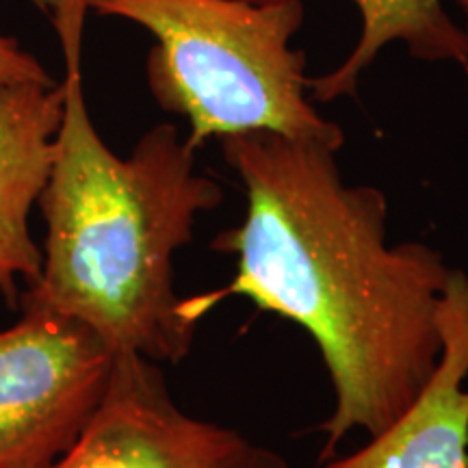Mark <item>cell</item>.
<instances>
[{"label":"cell","instance_id":"30bf717a","mask_svg":"<svg viewBox=\"0 0 468 468\" xmlns=\"http://www.w3.org/2000/svg\"><path fill=\"white\" fill-rule=\"evenodd\" d=\"M28 3H31L33 7H37L39 11H42L44 16H48V20H50V17L57 14L58 7H61L66 0H28Z\"/></svg>","mask_w":468,"mask_h":468},{"label":"cell","instance_id":"5b68a950","mask_svg":"<svg viewBox=\"0 0 468 468\" xmlns=\"http://www.w3.org/2000/svg\"><path fill=\"white\" fill-rule=\"evenodd\" d=\"M48 468H291L237 430L183 412L156 362L115 354L109 388L74 447Z\"/></svg>","mask_w":468,"mask_h":468},{"label":"cell","instance_id":"8992f818","mask_svg":"<svg viewBox=\"0 0 468 468\" xmlns=\"http://www.w3.org/2000/svg\"><path fill=\"white\" fill-rule=\"evenodd\" d=\"M438 330L441 360L417 401L367 447L324 468H468V276L460 269L449 271Z\"/></svg>","mask_w":468,"mask_h":468},{"label":"cell","instance_id":"9c48e42d","mask_svg":"<svg viewBox=\"0 0 468 468\" xmlns=\"http://www.w3.org/2000/svg\"><path fill=\"white\" fill-rule=\"evenodd\" d=\"M0 83H55V79L17 39L0 33Z\"/></svg>","mask_w":468,"mask_h":468},{"label":"cell","instance_id":"8fae6325","mask_svg":"<svg viewBox=\"0 0 468 468\" xmlns=\"http://www.w3.org/2000/svg\"><path fill=\"white\" fill-rule=\"evenodd\" d=\"M460 9L464 11V17H466V31H468V0H458Z\"/></svg>","mask_w":468,"mask_h":468},{"label":"cell","instance_id":"ba28073f","mask_svg":"<svg viewBox=\"0 0 468 468\" xmlns=\"http://www.w3.org/2000/svg\"><path fill=\"white\" fill-rule=\"evenodd\" d=\"M254 5L284 0H248ZM360 11L362 31L356 48L332 72L308 79L313 101L332 102L351 96L360 74L376 61L384 46L401 42L423 61H453L468 74V31L455 25L442 0H351Z\"/></svg>","mask_w":468,"mask_h":468},{"label":"cell","instance_id":"3957f363","mask_svg":"<svg viewBox=\"0 0 468 468\" xmlns=\"http://www.w3.org/2000/svg\"><path fill=\"white\" fill-rule=\"evenodd\" d=\"M90 11L152 33L148 87L163 111L189 122L196 150L262 131L343 148L341 126L306 98V55L291 48L303 0H90Z\"/></svg>","mask_w":468,"mask_h":468},{"label":"cell","instance_id":"277c9868","mask_svg":"<svg viewBox=\"0 0 468 468\" xmlns=\"http://www.w3.org/2000/svg\"><path fill=\"white\" fill-rule=\"evenodd\" d=\"M115 351L83 321L22 292L0 330V468H48L90 425Z\"/></svg>","mask_w":468,"mask_h":468},{"label":"cell","instance_id":"52a82bcc","mask_svg":"<svg viewBox=\"0 0 468 468\" xmlns=\"http://www.w3.org/2000/svg\"><path fill=\"white\" fill-rule=\"evenodd\" d=\"M61 83H0V297L14 303L17 282L33 286L44 254L28 228L57 152Z\"/></svg>","mask_w":468,"mask_h":468},{"label":"cell","instance_id":"6da1fadb","mask_svg":"<svg viewBox=\"0 0 468 468\" xmlns=\"http://www.w3.org/2000/svg\"><path fill=\"white\" fill-rule=\"evenodd\" d=\"M221 152L248 210L210 250L237 256V276L189 306L202 319L243 295L313 336L335 390V412L319 425L324 464L351 430L382 434L430 382L452 269L430 245L388 243L386 196L345 185L335 145L262 131L224 137Z\"/></svg>","mask_w":468,"mask_h":468},{"label":"cell","instance_id":"7a4b0ae2","mask_svg":"<svg viewBox=\"0 0 468 468\" xmlns=\"http://www.w3.org/2000/svg\"><path fill=\"white\" fill-rule=\"evenodd\" d=\"M90 0L50 17L63 50V115L42 196V276L27 295L90 325L115 354L178 362L200 319L174 291V254L224 189L196 169V148L174 124L139 139L126 159L93 126L80 52Z\"/></svg>","mask_w":468,"mask_h":468}]
</instances>
